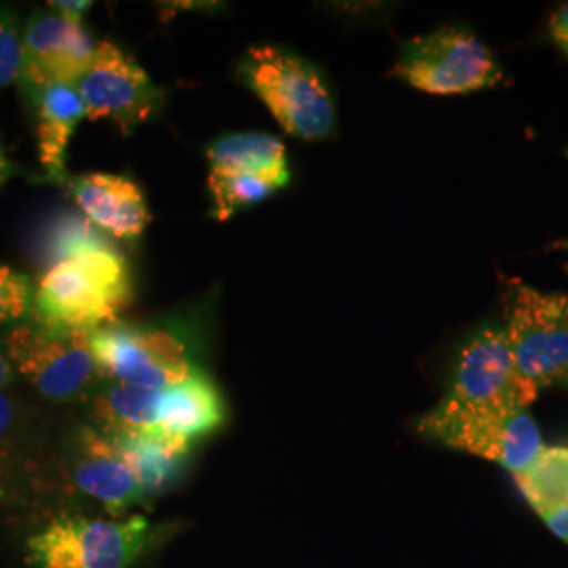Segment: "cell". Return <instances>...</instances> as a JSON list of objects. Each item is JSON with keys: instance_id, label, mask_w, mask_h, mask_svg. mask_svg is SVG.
<instances>
[{"instance_id": "4dcf8cb0", "label": "cell", "mask_w": 568, "mask_h": 568, "mask_svg": "<svg viewBox=\"0 0 568 568\" xmlns=\"http://www.w3.org/2000/svg\"><path fill=\"white\" fill-rule=\"evenodd\" d=\"M562 382H565V384H567V386H568V375H567V377H565V379H562Z\"/></svg>"}, {"instance_id": "7402d4cb", "label": "cell", "mask_w": 568, "mask_h": 568, "mask_svg": "<svg viewBox=\"0 0 568 568\" xmlns=\"http://www.w3.org/2000/svg\"><path fill=\"white\" fill-rule=\"evenodd\" d=\"M102 244L110 243L87 217L77 213H63L47 225V230L42 232L39 248H41L42 264H47L49 270L51 265L70 260L81 251L102 246Z\"/></svg>"}, {"instance_id": "d6986e66", "label": "cell", "mask_w": 568, "mask_h": 568, "mask_svg": "<svg viewBox=\"0 0 568 568\" xmlns=\"http://www.w3.org/2000/svg\"><path fill=\"white\" fill-rule=\"evenodd\" d=\"M51 488V471L32 450L0 445V514L34 508Z\"/></svg>"}, {"instance_id": "5b68a950", "label": "cell", "mask_w": 568, "mask_h": 568, "mask_svg": "<svg viewBox=\"0 0 568 568\" xmlns=\"http://www.w3.org/2000/svg\"><path fill=\"white\" fill-rule=\"evenodd\" d=\"M504 325L520 377L537 389L568 375V295L511 281L501 297Z\"/></svg>"}, {"instance_id": "ffe728a7", "label": "cell", "mask_w": 568, "mask_h": 568, "mask_svg": "<svg viewBox=\"0 0 568 568\" xmlns=\"http://www.w3.org/2000/svg\"><path fill=\"white\" fill-rule=\"evenodd\" d=\"M528 506L541 518L568 504V447H544L525 469L514 474Z\"/></svg>"}, {"instance_id": "8992f818", "label": "cell", "mask_w": 568, "mask_h": 568, "mask_svg": "<svg viewBox=\"0 0 568 568\" xmlns=\"http://www.w3.org/2000/svg\"><path fill=\"white\" fill-rule=\"evenodd\" d=\"M392 77L429 95H466L497 87L504 70L471 30L445 26L406 41Z\"/></svg>"}, {"instance_id": "ba28073f", "label": "cell", "mask_w": 568, "mask_h": 568, "mask_svg": "<svg viewBox=\"0 0 568 568\" xmlns=\"http://www.w3.org/2000/svg\"><path fill=\"white\" fill-rule=\"evenodd\" d=\"M91 333L60 331L28 321L13 326L4 337V358L42 398L70 403L91 392L100 375L89 347Z\"/></svg>"}, {"instance_id": "52a82bcc", "label": "cell", "mask_w": 568, "mask_h": 568, "mask_svg": "<svg viewBox=\"0 0 568 568\" xmlns=\"http://www.w3.org/2000/svg\"><path fill=\"white\" fill-rule=\"evenodd\" d=\"M537 394L539 389L520 377L501 326L483 325L459 347L438 405L462 413H518L527 410Z\"/></svg>"}, {"instance_id": "277c9868", "label": "cell", "mask_w": 568, "mask_h": 568, "mask_svg": "<svg viewBox=\"0 0 568 568\" xmlns=\"http://www.w3.org/2000/svg\"><path fill=\"white\" fill-rule=\"evenodd\" d=\"M173 530L145 516L126 520L58 516L28 539V562L32 568H131Z\"/></svg>"}, {"instance_id": "f1b7e54d", "label": "cell", "mask_w": 568, "mask_h": 568, "mask_svg": "<svg viewBox=\"0 0 568 568\" xmlns=\"http://www.w3.org/2000/svg\"><path fill=\"white\" fill-rule=\"evenodd\" d=\"M21 173H23L21 166H18V164L9 159L4 145L0 142V187L9 182V180H13L16 175H21Z\"/></svg>"}, {"instance_id": "83f0119b", "label": "cell", "mask_w": 568, "mask_h": 568, "mask_svg": "<svg viewBox=\"0 0 568 568\" xmlns=\"http://www.w3.org/2000/svg\"><path fill=\"white\" fill-rule=\"evenodd\" d=\"M544 520H546L549 530H551L558 539H562L565 544H568V504L560 509H556V511H551Z\"/></svg>"}, {"instance_id": "7a4b0ae2", "label": "cell", "mask_w": 568, "mask_h": 568, "mask_svg": "<svg viewBox=\"0 0 568 568\" xmlns=\"http://www.w3.org/2000/svg\"><path fill=\"white\" fill-rule=\"evenodd\" d=\"M199 316H173L148 325L103 326L91 333L89 347L103 379L145 389H166L201 368Z\"/></svg>"}, {"instance_id": "2e32d148", "label": "cell", "mask_w": 568, "mask_h": 568, "mask_svg": "<svg viewBox=\"0 0 568 568\" xmlns=\"http://www.w3.org/2000/svg\"><path fill=\"white\" fill-rule=\"evenodd\" d=\"M34 112L39 161L44 166L47 182L65 183V150L87 119L81 95L74 84H49L26 95Z\"/></svg>"}, {"instance_id": "9a60e30c", "label": "cell", "mask_w": 568, "mask_h": 568, "mask_svg": "<svg viewBox=\"0 0 568 568\" xmlns=\"http://www.w3.org/2000/svg\"><path fill=\"white\" fill-rule=\"evenodd\" d=\"M142 487L145 504L171 493L185 478L192 462V445L159 429L105 436Z\"/></svg>"}, {"instance_id": "cb8c5ba5", "label": "cell", "mask_w": 568, "mask_h": 568, "mask_svg": "<svg viewBox=\"0 0 568 568\" xmlns=\"http://www.w3.org/2000/svg\"><path fill=\"white\" fill-rule=\"evenodd\" d=\"M0 445L30 448V419L26 408L0 389Z\"/></svg>"}, {"instance_id": "5bb4252c", "label": "cell", "mask_w": 568, "mask_h": 568, "mask_svg": "<svg viewBox=\"0 0 568 568\" xmlns=\"http://www.w3.org/2000/svg\"><path fill=\"white\" fill-rule=\"evenodd\" d=\"M225 422L227 406L220 387L203 368H196L180 384L161 392L154 429L194 445L204 436L220 432Z\"/></svg>"}, {"instance_id": "7c38bea8", "label": "cell", "mask_w": 568, "mask_h": 568, "mask_svg": "<svg viewBox=\"0 0 568 568\" xmlns=\"http://www.w3.org/2000/svg\"><path fill=\"white\" fill-rule=\"evenodd\" d=\"M65 476L72 487L102 504L112 516H121L133 506L145 504L140 483L95 427H74L70 434Z\"/></svg>"}, {"instance_id": "44dd1931", "label": "cell", "mask_w": 568, "mask_h": 568, "mask_svg": "<svg viewBox=\"0 0 568 568\" xmlns=\"http://www.w3.org/2000/svg\"><path fill=\"white\" fill-rule=\"evenodd\" d=\"M281 185L262 175L248 173H209V192L213 199L211 215L220 222L239 211L264 203Z\"/></svg>"}, {"instance_id": "8fae6325", "label": "cell", "mask_w": 568, "mask_h": 568, "mask_svg": "<svg viewBox=\"0 0 568 568\" xmlns=\"http://www.w3.org/2000/svg\"><path fill=\"white\" fill-rule=\"evenodd\" d=\"M95 42L82 21L51 9L37 11L21 37V93L30 95L49 84H77L95 55Z\"/></svg>"}, {"instance_id": "4fadbf2b", "label": "cell", "mask_w": 568, "mask_h": 568, "mask_svg": "<svg viewBox=\"0 0 568 568\" xmlns=\"http://www.w3.org/2000/svg\"><path fill=\"white\" fill-rule=\"evenodd\" d=\"M70 199L100 232L138 241L150 224V209L138 183L110 173H89L63 183Z\"/></svg>"}, {"instance_id": "ac0fdd59", "label": "cell", "mask_w": 568, "mask_h": 568, "mask_svg": "<svg viewBox=\"0 0 568 568\" xmlns=\"http://www.w3.org/2000/svg\"><path fill=\"white\" fill-rule=\"evenodd\" d=\"M161 392L110 382L89 396L91 427L103 436L154 429Z\"/></svg>"}, {"instance_id": "484cf974", "label": "cell", "mask_w": 568, "mask_h": 568, "mask_svg": "<svg viewBox=\"0 0 568 568\" xmlns=\"http://www.w3.org/2000/svg\"><path fill=\"white\" fill-rule=\"evenodd\" d=\"M549 34L568 55V2H565L549 20Z\"/></svg>"}, {"instance_id": "d4e9b609", "label": "cell", "mask_w": 568, "mask_h": 568, "mask_svg": "<svg viewBox=\"0 0 568 568\" xmlns=\"http://www.w3.org/2000/svg\"><path fill=\"white\" fill-rule=\"evenodd\" d=\"M21 39L11 13L0 11V89L13 84L20 77Z\"/></svg>"}, {"instance_id": "9c48e42d", "label": "cell", "mask_w": 568, "mask_h": 568, "mask_svg": "<svg viewBox=\"0 0 568 568\" xmlns=\"http://www.w3.org/2000/svg\"><path fill=\"white\" fill-rule=\"evenodd\" d=\"M417 434L448 448L466 450L518 474L544 448L528 410L462 413L436 405L417 422Z\"/></svg>"}, {"instance_id": "6da1fadb", "label": "cell", "mask_w": 568, "mask_h": 568, "mask_svg": "<svg viewBox=\"0 0 568 568\" xmlns=\"http://www.w3.org/2000/svg\"><path fill=\"white\" fill-rule=\"evenodd\" d=\"M126 260L112 244L81 251L51 265L34 286L32 318L74 333L114 325L131 302Z\"/></svg>"}, {"instance_id": "e0dca14e", "label": "cell", "mask_w": 568, "mask_h": 568, "mask_svg": "<svg viewBox=\"0 0 568 568\" xmlns=\"http://www.w3.org/2000/svg\"><path fill=\"white\" fill-rule=\"evenodd\" d=\"M209 173L262 175L284 187L291 182L284 143L267 133H227L206 150Z\"/></svg>"}, {"instance_id": "3957f363", "label": "cell", "mask_w": 568, "mask_h": 568, "mask_svg": "<svg viewBox=\"0 0 568 568\" xmlns=\"http://www.w3.org/2000/svg\"><path fill=\"white\" fill-rule=\"evenodd\" d=\"M236 77L288 135L321 142L335 131L333 93L323 74L302 55L283 47L257 44L239 61Z\"/></svg>"}, {"instance_id": "603a6c76", "label": "cell", "mask_w": 568, "mask_h": 568, "mask_svg": "<svg viewBox=\"0 0 568 568\" xmlns=\"http://www.w3.org/2000/svg\"><path fill=\"white\" fill-rule=\"evenodd\" d=\"M34 284L9 265L0 264V325L20 323L32 314Z\"/></svg>"}, {"instance_id": "4316f807", "label": "cell", "mask_w": 568, "mask_h": 568, "mask_svg": "<svg viewBox=\"0 0 568 568\" xmlns=\"http://www.w3.org/2000/svg\"><path fill=\"white\" fill-rule=\"evenodd\" d=\"M47 7L51 11H55V13H60V16L70 18V20L82 21V16L91 9V2L89 0H84V2H65V0H61V2H47Z\"/></svg>"}, {"instance_id": "f546056e", "label": "cell", "mask_w": 568, "mask_h": 568, "mask_svg": "<svg viewBox=\"0 0 568 568\" xmlns=\"http://www.w3.org/2000/svg\"><path fill=\"white\" fill-rule=\"evenodd\" d=\"M554 248H565V251H568V241H567V243H556V244H554Z\"/></svg>"}, {"instance_id": "30bf717a", "label": "cell", "mask_w": 568, "mask_h": 568, "mask_svg": "<svg viewBox=\"0 0 568 568\" xmlns=\"http://www.w3.org/2000/svg\"><path fill=\"white\" fill-rule=\"evenodd\" d=\"M74 87L87 119H112L121 126L122 135L133 133L163 108V89L152 82L138 61L110 41L95 47L93 60Z\"/></svg>"}]
</instances>
